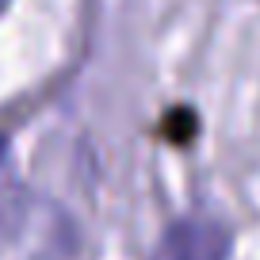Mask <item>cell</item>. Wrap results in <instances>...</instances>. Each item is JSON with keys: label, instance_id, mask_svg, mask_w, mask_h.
Masks as SVG:
<instances>
[{"label": "cell", "instance_id": "cell-1", "mask_svg": "<svg viewBox=\"0 0 260 260\" xmlns=\"http://www.w3.org/2000/svg\"><path fill=\"white\" fill-rule=\"evenodd\" d=\"M230 230L214 218H180L165 230L153 260H226Z\"/></svg>", "mask_w": 260, "mask_h": 260}, {"label": "cell", "instance_id": "cell-2", "mask_svg": "<svg viewBox=\"0 0 260 260\" xmlns=\"http://www.w3.org/2000/svg\"><path fill=\"white\" fill-rule=\"evenodd\" d=\"M4 4H8V0H0V12H4Z\"/></svg>", "mask_w": 260, "mask_h": 260}]
</instances>
